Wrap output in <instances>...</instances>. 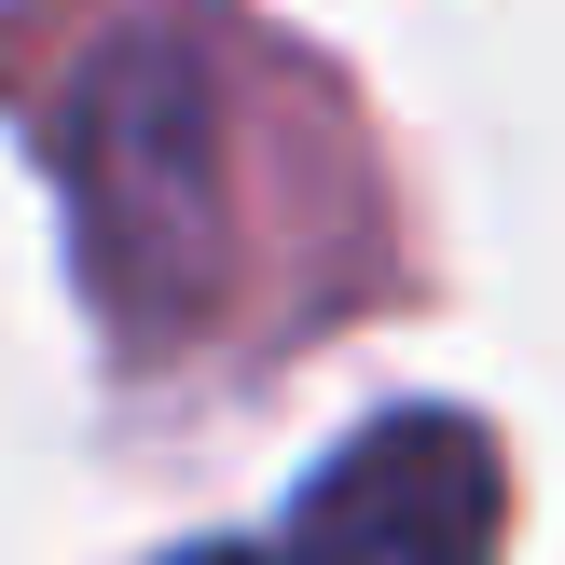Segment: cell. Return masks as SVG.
<instances>
[{"mask_svg": "<svg viewBox=\"0 0 565 565\" xmlns=\"http://www.w3.org/2000/svg\"><path fill=\"white\" fill-rule=\"evenodd\" d=\"M497 539H511V469L441 401L373 414L290 511V565H497Z\"/></svg>", "mask_w": 565, "mask_h": 565, "instance_id": "obj_1", "label": "cell"}, {"mask_svg": "<svg viewBox=\"0 0 565 565\" xmlns=\"http://www.w3.org/2000/svg\"><path fill=\"white\" fill-rule=\"evenodd\" d=\"M180 565H276V552H180Z\"/></svg>", "mask_w": 565, "mask_h": 565, "instance_id": "obj_2", "label": "cell"}]
</instances>
